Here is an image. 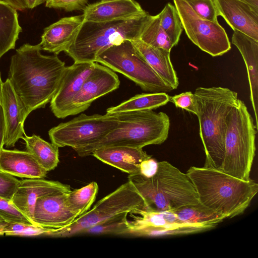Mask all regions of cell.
<instances>
[{"mask_svg": "<svg viewBox=\"0 0 258 258\" xmlns=\"http://www.w3.org/2000/svg\"><path fill=\"white\" fill-rule=\"evenodd\" d=\"M125 213L99 223L83 231L81 234L95 235L129 234L127 215Z\"/></svg>", "mask_w": 258, "mask_h": 258, "instance_id": "obj_32", "label": "cell"}, {"mask_svg": "<svg viewBox=\"0 0 258 258\" xmlns=\"http://www.w3.org/2000/svg\"><path fill=\"white\" fill-rule=\"evenodd\" d=\"M128 180L144 198L149 210L174 211L199 203L186 174L166 161L159 162L154 176L148 178L140 173L131 174Z\"/></svg>", "mask_w": 258, "mask_h": 258, "instance_id": "obj_5", "label": "cell"}, {"mask_svg": "<svg viewBox=\"0 0 258 258\" xmlns=\"http://www.w3.org/2000/svg\"><path fill=\"white\" fill-rule=\"evenodd\" d=\"M173 212L183 222L208 226L213 228L226 219L224 215L207 208L200 202L182 207Z\"/></svg>", "mask_w": 258, "mask_h": 258, "instance_id": "obj_27", "label": "cell"}, {"mask_svg": "<svg viewBox=\"0 0 258 258\" xmlns=\"http://www.w3.org/2000/svg\"><path fill=\"white\" fill-rule=\"evenodd\" d=\"M118 119L115 113L104 115L82 113L48 131L51 143L58 147L73 149L99 141L115 128Z\"/></svg>", "mask_w": 258, "mask_h": 258, "instance_id": "obj_10", "label": "cell"}, {"mask_svg": "<svg viewBox=\"0 0 258 258\" xmlns=\"http://www.w3.org/2000/svg\"><path fill=\"white\" fill-rule=\"evenodd\" d=\"M196 96L200 136L206 155L204 167L220 169L224 157L227 117L239 99L236 92L227 88L198 87Z\"/></svg>", "mask_w": 258, "mask_h": 258, "instance_id": "obj_3", "label": "cell"}, {"mask_svg": "<svg viewBox=\"0 0 258 258\" xmlns=\"http://www.w3.org/2000/svg\"><path fill=\"white\" fill-rule=\"evenodd\" d=\"M158 14L162 28L173 46H176L179 42L183 28L175 6L168 3Z\"/></svg>", "mask_w": 258, "mask_h": 258, "instance_id": "obj_31", "label": "cell"}, {"mask_svg": "<svg viewBox=\"0 0 258 258\" xmlns=\"http://www.w3.org/2000/svg\"><path fill=\"white\" fill-rule=\"evenodd\" d=\"M71 191L69 185L43 178H26L21 180L11 201L33 223L37 200L42 197Z\"/></svg>", "mask_w": 258, "mask_h": 258, "instance_id": "obj_16", "label": "cell"}, {"mask_svg": "<svg viewBox=\"0 0 258 258\" xmlns=\"http://www.w3.org/2000/svg\"><path fill=\"white\" fill-rule=\"evenodd\" d=\"M21 31L17 10L0 0V59L8 51L15 48Z\"/></svg>", "mask_w": 258, "mask_h": 258, "instance_id": "obj_25", "label": "cell"}, {"mask_svg": "<svg viewBox=\"0 0 258 258\" xmlns=\"http://www.w3.org/2000/svg\"><path fill=\"white\" fill-rule=\"evenodd\" d=\"M135 0L99 1L83 9L84 21L106 22L135 17L146 13Z\"/></svg>", "mask_w": 258, "mask_h": 258, "instance_id": "obj_20", "label": "cell"}, {"mask_svg": "<svg viewBox=\"0 0 258 258\" xmlns=\"http://www.w3.org/2000/svg\"><path fill=\"white\" fill-rule=\"evenodd\" d=\"M0 169L13 176L25 178H43L46 171L27 151L2 149Z\"/></svg>", "mask_w": 258, "mask_h": 258, "instance_id": "obj_23", "label": "cell"}, {"mask_svg": "<svg viewBox=\"0 0 258 258\" xmlns=\"http://www.w3.org/2000/svg\"><path fill=\"white\" fill-rule=\"evenodd\" d=\"M95 62L122 74L145 91L167 93L173 90L139 54L131 40L108 47L97 56Z\"/></svg>", "mask_w": 258, "mask_h": 258, "instance_id": "obj_9", "label": "cell"}, {"mask_svg": "<svg viewBox=\"0 0 258 258\" xmlns=\"http://www.w3.org/2000/svg\"><path fill=\"white\" fill-rule=\"evenodd\" d=\"M41 50L39 43H26L11 58L7 79L28 115L50 102L67 67L57 55H43Z\"/></svg>", "mask_w": 258, "mask_h": 258, "instance_id": "obj_1", "label": "cell"}, {"mask_svg": "<svg viewBox=\"0 0 258 258\" xmlns=\"http://www.w3.org/2000/svg\"><path fill=\"white\" fill-rule=\"evenodd\" d=\"M3 83L2 79H1V74L0 72V105H1V100H2V88H3Z\"/></svg>", "mask_w": 258, "mask_h": 258, "instance_id": "obj_44", "label": "cell"}, {"mask_svg": "<svg viewBox=\"0 0 258 258\" xmlns=\"http://www.w3.org/2000/svg\"><path fill=\"white\" fill-rule=\"evenodd\" d=\"M0 216L6 222L33 224L12 202L0 197Z\"/></svg>", "mask_w": 258, "mask_h": 258, "instance_id": "obj_35", "label": "cell"}, {"mask_svg": "<svg viewBox=\"0 0 258 258\" xmlns=\"http://www.w3.org/2000/svg\"><path fill=\"white\" fill-rule=\"evenodd\" d=\"M199 16L218 22V13L214 0H184Z\"/></svg>", "mask_w": 258, "mask_h": 258, "instance_id": "obj_34", "label": "cell"}, {"mask_svg": "<svg viewBox=\"0 0 258 258\" xmlns=\"http://www.w3.org/2000/svg\"><path fill=\"white\" fill-rule=\"evenodd\" d=\"M159 162L152 157L143 161L140 168L139 173L146 177H151L157 173Z\"/></svg>", "mask_w": 258, "mask_h": 258, "instance_id": "obj_39", "label": "cell"}, {"mask_svg": "<svg viewBox=\"0 0 258 258\" xmlns=\"http://www.w3.org/2000/svg\"><path fill=\"white\" fill-rule=\"evenodd\" d=\"M232 43L238 48L247 69L250 99L258 130V41L238 31H234Z\"/></svg>", "mask_w": 258, "mask_h": 258, "instance_id": "obj_21", "label": "cell"}, {"mask_svg": "<svg viewBox=\"0 0 258 258\" xmlns=\"http://www.w3.org/2000/svg\"><path fill=\"white\" fill-rule=\"evenodd\" d=\"M173 2L183 28L192 43L212 56L222 55L230 50L227 34L219 22L199 16L184 0Z\"/></svg>", "mask_w": 258, "mask_h": 258, "instance_id": "obj_11", "label": "cell"}, {"mask_svg": "<svg viewBox=\"0 0 258 258\" xmlns=\"http://www.w3.org/2000/svg\"><path fill=\"white\" fill-rule=\"evenodd\" d=\"M1 105L5 121L4 145L13 147L25 134L24 122L28 114L8 79L3 83Z\"/></svg>", "mask_w": 258, "mask_h": 258, "instance_id": "obj_17", "label": "cell"}, {"mask_svg": "<svg viewBox=\"0 0 258 258\" xmlns=\"http://www.w3.org/2000/svg\"><path fill=\"white\" fill-rule=\"evenodd\" d=\"M139 39L150 46L169 51L174 47L161 26L159 14L151 15L142 31Z\"/></svg>", "mask_w": 258, "mask_h": 258, "instance_id": "obj_30", "label": "cell"}, {"mask_svg": "<svg viewBox=\"0 0 258 258\" xmlns=\"http://www.w3.org/2000/svg\"><path fill=\"white\" fill-rule=\"evenodd\" d=\"M68 193H58L38 198L35 203L33 223L43 228L58 230L72 224L78 217L66 201Z\"/></svg>", "mask_w": 258, "mask_h": 258, "instance_id": "obj_15", "label": "cell"}, {"mask_svg": "<svg viewBox=\"0 0 258 258\" xmlns=\"http://www.w3.org/2000/svg\"><path fill=\"white\" fill-rule=\"evenodd\" d=\"M139 54L173 90L179 82L170 60V51L150 46L139 39L131 40Z\"/></svg>", "mask_w": 258, "mask_h": 258, "instance_id": "obj_24", "label": "cell"}, {"mask_svg": "<svg viewBox=\"0 0 258 258\" xmlns=\"http://www.w3.org/2000/svg\"><path fill=\"white\" fill-rule=\"evenodd\" d=\"M218 16H222L233 31H238L258 41V14L239 0H214Z\"/></svg>", "mask_w": 258, "mask_h": 258, "instance_id": "obj_19", "label": "cell"}, {"mask_svg": "<svg viewBox=\"0 0 258 258\" xmlns=\"http://www.w3.org/2000/svg\"><path fill=\"white\" fill-rule=\"evenodd\" d=\"M111 1V0H99V1Z\"/></svg>", "mask_w": 258, "mask_h": 258, "instance_id": "obj_46", "label": "cell"}, {"mask_svg": "<svg viewBox=\"0 0 258 258\" xmlns=\"http://www.w3.org/2000/svg\"><path fill=\"white\" fill-rule=\"evenodd\" d=\"M151 15L146 12L135 17L106 22L84 21L65 52L74 62H95L97 56L124 40L139 39Z\"/></svg>", "mask_w": 258, "mask_h": 258, "instance_id": "obj_6", "label": "cell"}, {"mask_svg": "<svg viewBox=\"0 0 258 258\" xmlns=\"http://www.w3.org/2000/svg\"><path fill=\"white\" fill-rule=\"evenodd\" d=\"M249 6L254 12L258 14V0H239Z\"/></svg>", "mask_w": 258, "mask_h": 258, "instance_id": "obj_42", "label": "cell"}, {"mask_svg": "<svg viewBox=\"0 0 258 258\" xmlns=\"http://www.w3.org/2000/svg\"><path fill=\"white\" fill-rule=\"evenodd\" d=\"M132 220H128L130 234L146 228H163L164 236L197 233V225L184 223L180 220L172 211H159L143 210L130 213Z\"/></svg>", "mask_w": 258, "mask_h": 258, "instance_id": "obj_14", "label": "cell"}, {"mask_svg": "<svg viewBox=\"0 0 258 258\" xmlns=\"http://www.w3.org/2000/svg\"><path fill=\"white\" fill-rule=\"evenodd\" d=\"M21 180L0 170V197L11 201Z\"/></svg>", "mask_w": 258, "mask_h": 258, "instance_id": "obj_36", "label": "cell"}, {"mask_svg": "<svg viewBox=\"0 0 258 258\" xmlns=\"http://www.w3.org/2000/svg\"><path fill=\"white\" fill-rule=\"evenodd\" d=\"M51 229L34 224L14 222H0V235L35 236L44 235Z\"/></svg>", "mask_w": 258, "mask_h": 258, "instance_id": "obj_33", "label": "cell"}, {"mask_svg": "<svg viewBox=\"0 0 258 258\" xmlns=\"http://www.w3.org/2000/svg\"><path fill=\"white\" fill-rule=\"evenodd\" d=\"M91 155L129 175L139 173L141 163L152 157L143 148L128 147L101 148L94 151Z\"/></svg>", "mask_w": 258, "mask_h": 258, "instance_id": "obj_22", "label": "cell"}, {"mask_svg": "<svg viewBox=\"0 0 258 258\" xmlns=\"http://www.w3.org/2000/svg\"><path fill=\"white\" fill-rule=\"evenodd\" d=\"M88 0H46L45 6L50 8L64 10L67 12L83 10Z\"/></svg>", "mask_w": 258, "mask_h": 258, "instance_id": "obj_38", "label": "cell"}, {"mask_svg": "<svg viewBox=\"0 0 258 258\" xmlns=\"http://www.w3.org/2000/svg\"><path fill=\"white\" fill-rule=\"evenodd\" d=\"M256 133L253 118L244 102L239 99L227 117L224 157L220 170L244 180L250 179Z\"/></svg>", "mask_w": 258, "mask_h": 258, "instance_id": "obj_7", "label": "cell"}, {"mask_svg": "<svg viewBox=\"0 0 258 258\" xmlns=\"http://www.w3.org/2000/svg\"><path fill=\"white\" fill-rule=\"evenodd\" d=\"M17 10L23 11L27 8L26 0H3Z\"/></svg>", "mask_w": 258, "mask_h": 258, "instance_id": "obj_41", "label": "cell"}, {"mask_svg": "<svg viewBox=\"0 0 258 258\" xmlns=\"http://www.w3.org/2000/svg\"><path fill=\"white\" fill-rule=\"evenodd\" d=\"M4 221H5V220L2 217L0 216V222Z\"/></svg>", "mask_w": 258, "mask_h": 258, "instance_id": "obj_45", "label": "cell"}, {"mask_svg": "<svg viewBox=\"0 0 258 258\" xmlns=\"http://www.w3.org/2000/svg\"><path fill=\"white\" fill-rule=\"evenodd\" d=\"M84 21L83 15L64 17L44 29L39 43L41 50L58 54L73 42Z\"/></svg>", "mask_w": 258, "mask_h": 258, "instance_id": "obj_18", "label": "cell"}, {"mask_svg": "<svg viewBox=\"0 0 258 258\" xmlns=\"http://www.w3.org/2000/svg\"><path fill=\"white\" fill-rule=\"evenodd\" d=\"M117 127L98 142L74 149L80 157L91 155L95 150L111 147L143 148L160 145L167 139L170 119L165 112L152 110L114 113Z\"/></svg>", "mask_w": 258, "mask_h": 258, "instance_id": "obj_4", "label": "cell"}, {"mask_svg": "<svg viewBox=\"0 0 258 258\" xmlns=\"http://www.w3.org/2000/svg\"><path fill=\"white\" fill-rule=\"evenodd\" d=\"M148 209L145 200L128 180L99 200L93 208L68 226L50 230L44 235L68 237L118 215Z\"/></svg>", "mask_w": 258, "mask_h": 258, "instance_id": "obj_8", "label": "cell"}, {"mask_svg": "<svg viewBox=\"0 0 258 258\" xmlns=\"http://www.w3.org/2000/svg\"><path fill=\"white\" fill-rule=\"evenodd\" d=\"M46 0H26L27 8L33 9L46 2Z\"/></svg>", "mask_w": 258, "mask_h": 258, "instance_id": "obj_43", "label": "cell"}, {"mask_svg": "<svg viewBox=\"0 0 258 258\" xmlns=\"http://www.w3.org/2000/svg\"><path fill=\"white\" fill-rule=\"evenodd\" d=\"M98 191V184L92 181L68 193L66 197L67 203L70 210L78 217L89 210L95 200Z\"/></svg>", "mask_w": 258, "mask_h": 258, "instance_id": "obj_29", "label": "cell"}, {"mask_svg": "<svg viewBox=\"0 0 258 258\" xmlns=\"http://www.w3.org/2000/svg\"><path fill=\"white\" fill-rule=\"evenodd\" d=\"M4 137L5 121L2 108L1 105H0V154L1 150L3 148V147L4 146Z\"/></svg>", "mask_w": 258, "mask_h": 258, "instance_id": "obj_40", "label": "cell"}, {"mask_svg": "<svg viewBox=\"0 0 258 258\" xmlns=\"http://www.w3.org/2000/svg\"><path fill=\"white\" fill-rule=\"evenodd\" d=\"M119 84L118 77L113 71L95 62L94 69L74 97L66 116L76 115L85 111L94 100L115 90Z\"/></svg>", "mask_w": 258, "mask_h": 258, "instance_id": "obj_12", "label": "cell"}, {"mask_svg": "<svg viewBox=\"0 0 258 258\" xmlns=\"http://www.w3.org/2000/svg\"><path fill=\"white\" fill-rule=\"evenodd\" d=\"M186 174L199 202L226 218L242 214L258 191V184L252 179L244 180L220 169L191 166Z\"/></svg>", "mask_w": 258, "mask_h": 258, "instance_id": "obj_2", "label": "cell"}, {"mask_svg": "<svg viewBox=\"0 0 258 258\" xmlns=\"http://www.w3.org/2000/svg\"><path fill=\"white\" fill-rule=\"evenodd\" d=\"M169 101L175 106L191 112L197 116L198 114L197 101L194 93L187 91L169 97Z\"/></svg>", "mask_w": 258, "mask_h": 258, "instance_id": "obj_37", "label": "cell"}, {"mask_svg": "<svg viewBox=\"0 0 258 258\" xmlns=\"http://www.w3.org/2000/svg\"><path fill=\"white\" fill-rule=\"evenodd\" d=\"M169 97L164 92L137 94L117 106L108 108L106 113L153 110L166 104L169 101Z\"/></svg>", "mask_w": 258, "mask_h": 258, "instance_id": "obj_28", "label": "cell"}, {"mask_svg": "<svg viewBox=\"0 0 258 258\" xmlns=\"http://www.w3.org/2000/svg\"><path fill=\"white\" fill-rule=\"evenodd\" d=\"M95 62H74L67 67L58 88L50 101V107L57 118L66 117L67 112L84 81L93 71Z\"/></svg>", "mask_w": 258, "mask_h": 258, "instance_id": "obj_13", "label": "cell"}, {"mask_svg": "<svg viewBox=\"0 0 258 258\" xmlns=\"http://www.w3.org/2000/svg\"><path fill=\"white\" fill-rule=\"evenodd\" d=\"M27 152L32 154L38 163L47 172L53 170L59 163L58 147L50 143L35 134L22 138Z\"/></svg>", "mask_w": 258, "mask_h": 258, "instance_id": "obj_26", "label": "cell"}]
</instances>
